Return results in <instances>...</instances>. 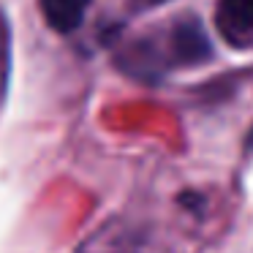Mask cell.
<instances>
[{
  "instance_id": "1",
  "label": "cell",
  "mask_w": 253,
  "mask_h": 253,
  "mask_svg": "<svg viewBox=\"0 0 253 253\" xmlns=\"http://www.w3.org/2000/svg\"><path fill=\"white\" fill-rule=\"evenodd\" d=\"M171 52L177 63H202L210 55V41L199 19H182L171 30Z\"/></svg>"
},
{
  "instance_id": "2",
  "label": "cell",
  "mask_w": 253,
  "mask_h": 253,
  "mask_svg": "<svg viewBox=\"0 0 253 253\" xmlns=\"http://www.w3.org/2000/svg\"><path fill=\"white\" fill-rule=\"evenodd\" d=\"M87 6H90V0H41L44 19L57 33H71V30H77L84 19Z\"/></svg>"
},
{
  "instance_id": "3",
  "label": "cell",
  "mask_w": 253,
  "mask_h": 253,
  "mask_svg": "<svg viewBox=\"0 0 253 253\" xmlns=\"http://www.w3.org/2000/svg\"><path fill=\"white\" fill-rule=\"evenodd\" d=\"M218 25L231 39H245L253 33V0H220Z\"/></svg>"
},
{
  "instance_id": "4",
  "label": "cell",
  "mask_w": 253,
  "mask_h": 253,
  "mask_svg": "<svg viewBox=\"0 0 253 253\" xmlns=\"http://www.w3.org/2000/svg\"><path fill=\"white\" fill-rule=\"evenodd\" d=\"M169 0H133V6L136 8H155V6H164Z\"/></svg>"
}]
</instances>
